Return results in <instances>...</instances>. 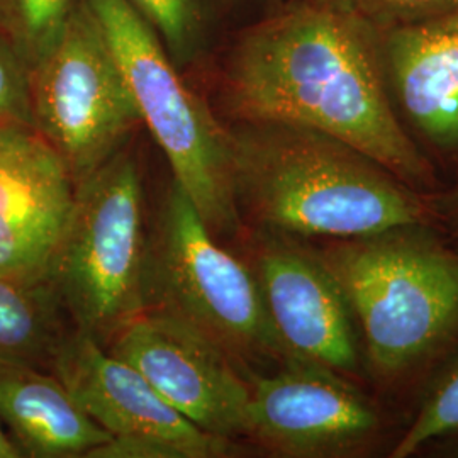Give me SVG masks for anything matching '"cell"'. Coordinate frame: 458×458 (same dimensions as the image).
Returning a JSON list of instances; mask_svg holds the SVG:
<instances>
[{
	"instance_id": "5bb4252c",
	"label": "cell",
	"mask_w": 458,
	"mask_h": 458,
	"mask_svg": "<svg viewBox=\"0 0 458 458\" xmlns=\"http://www.w3.org/2000/svg\"><path fill=\"white\" fill-rule=\"evenodd\" d=\"M0 421L24 457H89L111 440L53 372L0 363Z\"/></svg>"
},
{
	"instance_id": "2e32d148",
	"label": "cell",
	"mask_w": 458,
	"mask_h": 458,
	"mask_svg": "<svg viewBox=\"0 0 458 458\" xmlns=\"http://www.w3.org/2000/svg\"><path fill=\"white\" fill-rule=\"evenodd\" d=\"M158 34L172 62L183 68L206 47L208 0H126Z\"/></svg>"
},
{
	"instance_id": "52a82bcc",
	"label": "cell",
	"mask_w": 458,
	"mask_h": 458,
	"mask_svg": "<svg viewBox=\"0 0 458 458\" xmlns=\"http://www.w3.org/2000/svg\"><path fill=\"white\" fill-rule=\"evenodd\" d=\"M34 128L64 158L75 183L119 151L141 124L100 21L79 0L56 45L31 70Z\"/></svg>"
},
{
	"instance_id": "d6986e66",
	"label": "cell",
	"mask_w": 458,
	"mask_h": 458,
	"mask_svg": "<svg viewBox=\"0 0 458 458\" xmlns=\"http://www.w3.org/2000/svg\"><path fill=\"white\" fill-rule=\"evenodd\" d=\"M33 126L31 66L16 43L0 31V126Z\"/></svg>"
},
{
	"instance_id": "ac0fdd59",
	"label": "cell",
	"mask_w": 458,
	"mask_h": 458,
	"mask_svg": "<svg viewBox=\"0 0 458 458\" xmlns=\"http://www.w3.org/2000/svg\"><path fill=\"white\" fill-rule=\"evenodd\" d=\"M454 431H458V363L428 394L420 414L408 433L395 445L391 457H411L426 443Z\"/></svg>"
},
{
	"instance_id": "8992f818",
	"label": "cell",
	"mask_w": 458,
	"mask_h": 458,
	"mask_svg": "<svg viewBox=\"0 0 458 458\" xmlns=\"http://www.w3.org/2000/svg\"><path fill=\"white\" fill-rule=\"evenodd\" d=\"M147 310L194 327L236 361L255 357L291 360L253 270L217 243L174 181L157 229L149 234Z\"/></svg>"
},
{
	"instance_id": "3957f363",
	"label": "cell",
	"mask_w": 458,
	"mask_h": 458,
	"mask_svg": "<svg viewBox=\"0 0 458 458\" xmlns=\"http://www.w3.org/2000/svg\"><path fill=\"white\" fill-rule=\"evenodd\" d=\"M363 331L369 361L393 377L458 336V257L418 226L342 240L316 253Z\"/></svg>"
},
{
	"instance_id": "9a60e30c",
	"label": "cell",
	"mask_w": 458,
	"mask_h": 458,
	"mask_svg": "<svg viewBox=\"0 0 458 458\" xmlns=\"http://www.w3.org/2000/svg\"><path fill=\"white\" fill-rule=\"evenodd\" d=\"M65 314L48 277L0 276V363L51 370L70 335Z\"/></svg>"
},
{
	"instance_id": "7402d4cb",
	"label": "cell",
	"mask_w": 458,
	"mask_h": 458,
	"mask_svg": "<svg viewBox=\"0 0 458 458\" xmlns=\"http://www.w3.org/2000/svg\"><path fill=\"white\" fill-rule=\"evenodd\" d=\"M454 199H455V200H458V187H457V191H455V192H454Z\"/></svg>"
},
{
	"instance_id": "5b68a950",
	"label": "cell",
	"mask_w": 458,
	"mask_h": 458,
	"mask_svg": "<svg viewBox=\"0 0 458 458\" xmlns=\"http://www.w3.org/2000/svg\"><path fill=\"white\" fill-rule=\"evenodd\" d=\"M131 90L134 104L214 236L238 234L242 219L231 183L229 132L183 82L158 34L126 0H87Z\"/></svg>"
},
{
	"instance_id": "8fae6325",
	"label": "cell",
	"mask_w": 458,
	"mask_h": 458,
	"mask_svg": "<svg viewBox=\"0 0 458 458\" xmlns=\"http://www.w3.org/2000/svg\"><path fill=\"white\" fill-rule=\"evenodd\" d=\"M75 187L58 151L33 126H0V276L48 277Z\"/></svg>"
},
{
	"instance_id": "9c48e42d",
	"label": "cell",
	"mask_w": 458,
	"mask_h": 458,
	"mask_svg": "<svg viewBox=\"0 0 458 458\" xmlns=\"http://www.w3.org/2000/svg\"><path fill=\"white\" fill-rule=\"evenodd\" d=\"M106 348L202 431L231 442L246 437L250 382L226 350L194 327L147 310Z\"/></svg>"
},
{
	"instance_id": "7c38bea8",
	"label": "cell",
	"mask_w": 458,
	"mask_h": 458,
	"mask_svg": "<svg viewBox=\"0 0 458 458\" xmlns=\"http://www.w3.org/2000/svg\"><path fill=\"white\" fill-rule=\"evenodd\" d=\"M253 274L291 360L310 361L338 374L359 370L353 314L316 253L268 240L260 246Z\"/></svg>"
},
{
	"instance_id": "ffe728a7",
	"label": "cell",
	"mask_w": 458,
	"mask_h": 458,
	"mask_svg": "<svg viewBox=\"0 0 458 458\" xmlns=\"http://www.w3.org/2000/svg\"><path fill=\"white\" fill-rule=\"evenodd\" d=\"M359 16L369 19L377 28H393L420 22L431 17L457 11L458 0H331Z\"/></svg>"
},
{
	"instance_id": "277c9868",
	"label": "cell",
	"mask_w": 458,
	"mask_h": 458,
	"mask_svg": "<svg viewBox=\"0 0 458 458\" xmlns=\"http://www.w3.org/2000/svg\"><path fill=\"white\" fill-rule=\"evenodd\" d=\"M149 234L138 165L117 151L77 182L65 233L48 268L75 331L107 346L147 310Z\"/></svg>"
},
{
	"instance_id": "e0dca14e",
	"label": "cell",
	"mask_w": 458,
	"mask_h": 458,
	"mask_svg": "<svg viewBox=\"0 0 458 458\" xmlns=\"http://www.w3.org/2000/svg\"><path fill=\"white\" fill-rule=\"evenodd\" d=\"M79 0H0V31L33 70L53 48Z\"/></svg>"
},
{
	"instance_id": "6da1fadb",
	"label": "cell",
	"mask_w": 458,
	"mask_h": 458,
	"mask_svg": "<svg viewBox=\"0 0 458 458\" xmlns=\"http://www.w3.org/2000/svg\"><path fill=\"white\" fill-rule=\"evenodd\" d=\"M223 90L238 121L311 128L408 187L431 183L389 100L382 34L331 0L294 4L246 30L229 53Z\"/></svg>"
},
{
	"instance_id": "ba28073f",
	"label": "cell",
	"mask_w": 458,
	"mask_h": 458,
	"mask_svg": "<svg viewBox=\"0 0 458 458\" xmlns=\"http://www.w3.org/2000/svg\"><path fill=\"white\" fill-rule=\"evenodd\" d=\"M51 372L111 435L89 458H214L236 450L192 425L132 365L85 333L66 336Z\"/></svg>"
},
{
	"instance_id": "30bf717a",
	"label": "cell",
	"mask_w": 458,
	"mask_h": 458,
	"mask_svg": "<svg viewBox=\"0 0 458 458\" xmlns=\"http://www.w3.org/2000/svg\"><path fill=\"white\" fill-rule=\"evenodd\" d=\"M246 437L285 457H333L360 446L378 428L370 403L342 374L285 361L272 376L248 374Z\"/></svg>"
},
{
	"instance_id": "7a4b0ae2",
	"label": "cell",
	"mask_w": 458,
	"mask_h": 458,
	"mask_svg": "<svg viewBox=\"0 0 458 458\" xmlns=\"http://www.w3.org/2000/svg\"><path fill=\"white\" fill-rule=\"evenodd\" d=\"M228 132L242 221L276 234L353 240L428 217L404 182L325 132L270 121H238Z\"/></svg>"
},
{
	"instance_id": "44dd1931",
	"label": "cell",
	"mask_w": 458,
	"mask_h": 458,
	"mask_svg": "<svg viewBox=\"0 0 458 458\" xmlns=\"http://www.w3.org/2000/svg\"><path fill=\"white\" fill-rule=\"evenodd\" d=\"M0 458H24L19 446L13 442L9 433L4 429L2 421H0Z\"/></svg>"
},
{
	"instance_id": "4fadbf2b",
	"label": "cell",
	"mask_w": 458,
	"mask_h": 458,
	"mask_svg": "<svg viewBox=\"0 0 458 458\" xmlns=\"http://www.w3.org/2000/svg\"><path fill=\"white\" fill-rule=\"evenodd\" d=\"M382 51L412 124L438 147H458V9L386 28Z\"/></svg>"
}]
</instances>
